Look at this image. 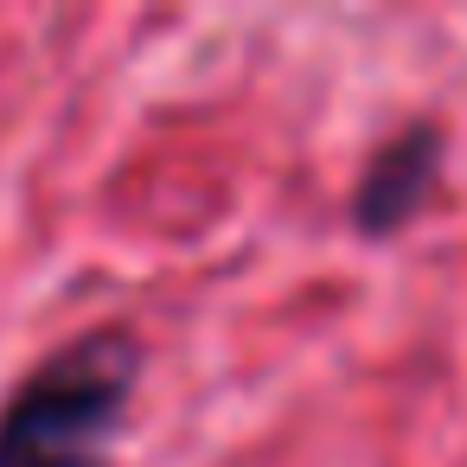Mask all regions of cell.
Here are the masks:
<instances>
[{
  "mask_svg": "<svg viewBox=\"0 0 467 467\" xmlns=\"http://www.w3.org/2000/svg\"><path fill=\"white\" fill-rule=\"evenodd\" d=\"M141 378L129 327H97L39 358L0 403V467H103Z\"/></svg>",
  "mask_w": 467,
  "mask_h": 467,
  "instance_id": "cell-1",
  "label": "cell"
},
{
  "mask_svg": "<svg viewBox=\"0 0 467 467\" xmlns=\"http://www.w3.org/2000/svg\"><path fill=\"white\" fill-rule=\"evenodd\" d=\"M435 173H441V135H435L429 122H410L403 135H390V141L365 161V173H358V186H352V218H358V231H371V237L403 231V224L422 212V199L435 192Z\"/></svg>",
  "mask_w": 467,
  "mask_h": 467,
  "instance_id": "cell-2",
  "label": "cell"
}]
</instances>
